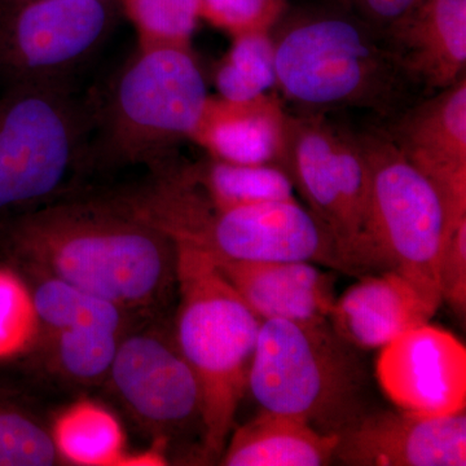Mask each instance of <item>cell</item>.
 <instances>
[{
  "instance_id": "6",
  "label": "cell",
  "mask_w": 466,
  "mask_h": 466,
  "mask_svg": "<svg viewBox=\"0 0 466 466\" xmlns=\"http://www.w3.org/2000/svg\"><path fill=\"white\" fill-rule=\"evenodd\" d=\"M248 390L262 410L299 417L319 433L339 437L376 408L360 350L329 320L262 321Z\"/></svg>"
},
{
  "instance_id": "9",
  "label": "cell",
  "mask_w": 466,
  "mask_h": 466,
  "mask_svg": "<svg viewBox=\"0 0 466 466\" xmlns=\"http://www.w3.org/2000/svg\"><path fill=\"white\" fill-rule=\"evenodd\" d=\"M287 170L346 274H376L367 228L370 167L360 134L324 113L290 115Z\"/></svg>"
},
{
  "instance_id": "14",
  "label": "cell",
  "mask_w": 466,
  "mask_h": 466,
  "mask_svg": "<svg viewBox=\"0 0 466 466\" xmlns=\"http://www.w3.org/2000/svg\"><path fill=\"white\" fill-rule=\"evenodd\" d=\"M334 461L351 466H465V410L422 416L370 410L339 435Z\"/></svg>"
},
{
  "instance_id": "8",
  "label": "cell",
  "mask_w": 466,
  "mask_h": 466,
  "mask_svg": "<svg viewBox=\"0 0 466 466\" xmlns=\"http://www.w3.org/2000/svg\"><path fill=\"white\" fill-rule=\"evenodd\" d=\"M370 167L368 240L375 271H395L440 309V265L449 231L440 192L383 128L360 134Z\"/></svg>"
},
{
  "instance_id": "12",
  "label": "cell",
  "mask_w": 466,
  "mask_h": 466,
  "mask_svg": "<svg viewBox=\"0 0 466 466\" xmlns=\"http://www.w3.org/2000/svg\"><path fill=\"white\" fill-rule=\"evenodd\" d=\"M376 377L400 410L447 416L466 408V349L449 330L429 323L380 349Z\"/></svg>"
},
{
  "instance_id": "3",
  "label": "cell",
  "mask_w": 466,
  "mask_h": 466,
  "mask_svg": "<svg viewBox=\"0 0 466 466\" xmlns=\"http://www.w3.org/2000/svg\"><path fill=\"white\" fill-rule=\"evenodd\" d=\"M152 173L148 186L113 198L171 240L198 248L211 258L305 260L346 272L333 242L296 198L217 208L184 167L170 162Z\"/></svg>"
},
{
  "instance_id": "21",
  "label": "cell",
  "mask_w": 466,
  "mask_h": 466,
  "mask_svg": "<svg viewBox=\"0 0 466 466\" xmlns=\"http://www.w3.org/2000/svg\"><path fill=\"white\" fill-rule=\"evenodd\" d=\"M193 184L217 208L294 200L289 173L278 165H242L208 157L184 167Z\"/></svg>"
},
{
  "instance_id": "15",
  "label": "cell",
  "mask_w": 466,
  "mask_h": 466,
  "mask_svg": "<svg viewBox=\"0 0 466 466\" xmlns=\"http://www.w3.org/2000/svg\"><path fill=\"white\" fill-rule=\"evenodd\" d=\"M383 36L422 94L464 78L466 0H415Z\"/></svg>"
},
{
  "instance_id": "29",
  "label": "cell",
  "mask_w": 466,
  "mask_h": 466,
  "mask_svg": "<svg viewBox=\"0 0 466 466\" xmlns=\"http://www.w3.org/2000/svg\"><path fill=\"white\" fill-rule=\"evenodd\" d=\"M441 302L459 318L466 314V219L447 232L440 265Z\"/></svg>"
},
{
  "instance_id": "31",
  "label": "cell",
  "mask_w": 466,
  "mask_h": 466,
  "mask_svg": "<svg viewBox=\"0 0 466 466\" xmlns=\"http://www.w3.org/2000/svg\"><path fill=\"white\" fill-rule=\"evenodd\" d=\"M27 2V0H5V5H15V3Z\"/></svg>"
},
{
  "instance_id": "11",
  "label": "cell",
  "mask_w": 466,
  "mask_h": 466,
  "mask_svg": "<svg viewBox=\"0 0 466 466\" xmlns=\"http://www.w3.org/2000/svg\"><path fill=\"white\" fill-rule=\"evenodd\" d=\"M113 25L108 0H27L0 14V88L67 82Z\"/></svg>"
},
{
  "instance_id": "25",
  "label": "cell",
  "mask_w": 466,
  "mask_h": 466,
  "mask_svg": "<svg viewBox=\"0 0 466 466\" xmlns=\"http://www.w3.org/2000/svg\"><path fill=\"white\" fill-rule=\"evenodd\" d=\"M57 461L50 426L23 395L0 385V466H50Z\"/></svg>"
},
{
  "instance_id": "1",
  "label": "cell",
  "mask_w": 466,
  "mask_h": 466,
  "mask_svg": "<svg viewBox=\"0 0 466 466\" xmlns=\"http://www.w3.org/2000/svg\"><path fill=\"white\" fill-rule=\"evenodd\" d=\"M0 254L127 312L157 309L177 285L174 241L115 198L48 204L0 219Z\"/></svg>"
},
{
  "instance_id": "18",
  "label": "cell",
  "mask_w": 466,
  "mask_h": 466,
  "mask_svg": "<svg viewBox=\"0 0 466 466\" xmlns=\"http://www.w3.org/2000/svg\"><path fill=\"white\" fill-rule=\"evenodd\" d=\"M364 276L337 297L330 325L360 351L380 350L407 330L429 323L434 309L419 289L395 271Z\"/></svg>"
},
{
  "instance_id": "20",
  "label": "cell",
  "mask_w": 466,
  "mask_h": 466,
  "mask_svg": "<svg viewBox=\"0 0 466 466\" xmlns=\"http://www.w3.org/2000/svg\"><path fill=\"white\" fill-rule=\"evenodd\" d=\"M51 438L60 461L78 466H124L127 437L115 413L97 401H73L55 416Z\"/></svg>"
},
{
  "instance_id": "17",
  "label": "cell",
  "mask_w": 466,
  "mask_h": 466,
  "mask_svg": "<svg viewBox=\"0 0 466 466\" xmlns=\"http://www.w3.org/2000/svg\"><path fill=\"white\" fill-rule=\"evenodd\" d=\"M211 260L263 321L281 319L297 323H317L329 318L337 299L334 276L319 268L315 263L305 260Z\"/></svg>"
},
{
  "instance_id": "27",
  "label": "cell",
  "mask_w": 466,
  "mask_h": 466,
  "mask_svg": "<svg viewBox=\"0 0 466 466\" xmlns=\"http://www.w3.org/2000/svg\"><path fill=\"white\" fill-rule=\"evenodd\" d=\"M42 333L32 290L24 276L0 266V363L32 354Z\"/></svg>"
},
{
  "instance_id": "10",
  "label": "cell",
  "mask_w": 466,
  "mask_h": 466,
  "mask_svg": "<svg viewBox=\"0 0 466 466\" xmlns=\"http://www.w3.org/2000/svg\"><path fill=\"white\" fill-rule=\"evenodd\" d=\"M109 389L137 426L153 440L179 447L204 462L200 385L183 357L174 329L150 327L126 332L108 376Z\"/></svg>"
},
{
  "instance_id": "24",
  "label": "cell",
  "mask_w": 466,
  "mask_h": 466,
  "mask_svg": "<svg viewBox=\"0 0 466 466\" xmlns=\"http://www.w3.org/2000/svg\"><path fill=\"white\" fill-rule=\"evenodd\" d=\"M218 96L249 100L276 88L275 45L271 33L233 36L213 73Z\"/></svg>"
},
{
  "instance_id": "30",
  "label": "cell",
  "mask_w": 466,
  "mask_h": 466,
  "mask_svg": "<svg viewBox=\"0 0 466 466\" xmlns=\"http://www.w3.org/2000/svg\"><path fill=\"white\" fill-rule=\"evenodd\" d=\"M415 0H336L337 7L385 33Z\"/></svg>"
},
{
  "instance_id": "2",
  "label": "cell",
  "mask_w": 466,
  "mask_h": 466,
  "mask_svg": "<svg viewBox=\"0 0 466 466\" xmlns=\"http://www.w3.org/2000/svg\"><path fill=\"white\" fill-rule=\"evenodd\" d=\"M271 36L276 88L303 112L391 119L420 100L383 34L342 8L288 11Z\"/></svg>"
},
{
  "instance_id": "19",
  "label": "cell",
  "mask_w": 466,
  "mask_h": 466,
  "mask_svg": "<svg viewBox=\"0 0 466 466\" xmlns=\"http://www.w3.org/2000/svg\"><path fill=\"white\" fill-rule=\"evenodd\" d=\"M339 435L319 433L299 417L260 410L227 441L222 465L321 466L334 461Z\"/></svg>"
},
{
  "instance_id": "16",
  "label": "cell",
  "mask_w": 466,
  "mask_h": 466,
  "mask_svg": "<svg viewBox=\"0 0 466 466\" xmlns=\"http://www.w3.org/2000/svg\"><path fill=\"white\" fill-rule=\"evenodd\" d=\"M289 121L290 113L272 91L249 100L208 95L191 142L210 158L232 164L278 165L287 170Z\"/></svg>"
},
{
  "instance_id": "4",
  "label": "cell",
  "mask_w": 466,
  "mask_h": 466,
  "mask_svg": "<svg viewBox=\"0 0 466 466\" xmlns=\"http://www.w3.org/2000/svg\"><path fill=\"white\" fill-rule=\"evenodd\" d=\"M177 249L179 308L174 336L192 368L202 397L204 462L219 461L231 435L262 319L233 289L204 251L183 242Z\"/></svg>"
},
{
  "instance_id": "32",
  "label": "cell",
  "mask_w": 466,
  "mask_h": 466,
  "mask_svg": "<svg viewBox=\"0 0 466 466\" xmlns=\"http://www.w3.org/2000/svg\"><path fill=\"white\" fill-rule=\"evenodd\" d=\"M3 8H5V0H0V14H2Z\"/></svg>"
},
{
  "instance_id": "5",
  "label": "cell",
  "mask_w": 466,
  "mask_h": 466,
  "mask_svg": "<svg viewBox=\"0 0 466 466\" xmlns=\"http://www.w3.org/2000/svg\"><path fill=\"white\" fill-rule=\"evenodd\" d=\"M208 97L192 48L137 47L94 109L88 167L156 171L191 140Z\"/></svg>"
},
{
  "instance_id": "7",
  "label": "cell",
  "mask_w": 466,
  "mask_h": 466,
  "mask_svg": "<svg viewBox=\"0 0 466 466\" xmlns=\"http://www.w3.org/2000/svg\"><path fill=\"white\" fill-rule=\"evenodd\" d=\"M94 109L67 82L0 91V219L45 207L88 167Z\"/></svg>"
},
{
  "instance_id": "13",
  "label": "cell",
  "mask_w": 466,
  "mask_h": 466,
  "mask_svg": "<svg viewBox=\"0 0 466 466\" xmlns=\"http://www.w3.org/2000/svg\"><path fill=\"white\" fill-rule=\"evenodd\" d=\"M383 130L440 192L449 231L466 219V76L417 100Z\"/></svg>"
},
{
  "instance_id": "26",
  "label": "cell",
  "mask_w": 466,
  "mask_h": 466,
  "mask_svg": "<svg viewBox=\"0 0 466 466\" xmlns=\"http://www.w3.org/2000/svg\"><path fill=\"white\" fill-rule=\"evenodd\" d=\"M137 47L192 48L201 21L200 0H122Z\"/></svg>"
},
{
  "instance_id": "23",
  "label": "cell",
  "mask_w": 466,
  "mask_h": 466,
  "mask_svg": "<svg viewBox=\"0 0 466 466\" xmlns=\"http://www.w3.org/2000/svg\"><path fill=\"white\" fill-rule=\"evenodd\" d=\"M124 334L96 328L42 329L33 352L52 375L75 385H101L108 380Z\"/></svg>"
},
{
  "instance_id": "28",
  "label": "cell",
  "mask_w": 466,
  "mask_h": 466,
  "mask_svg": "<svg viewBox=\"0 0 466 466\" xmlns=\"http://www.w3.org/2000/svg\"><path fill=\"white\" fill-rule=\"evenodd\" d=\"M288 0H200L201 20L233 36L271 33L283 20Z\"/></svg>"
},
{
  "instance_id": "22",
  "label": "cell",
  "mask_w": 466,
  "mask_h": 466,
  "mask_svg": "<svg viewBox=\"0 0 466 466\" xmlns=\"http://www.w3.org/2000/svg\"><path fill=\"white\" fill-rule=\"evenodd\" d=\"M20 274L32 290L42 329L96 328L118 334L127 332L130 312L116 303L55 276L33 271Z\"/></svg>"
}]
</instances>
